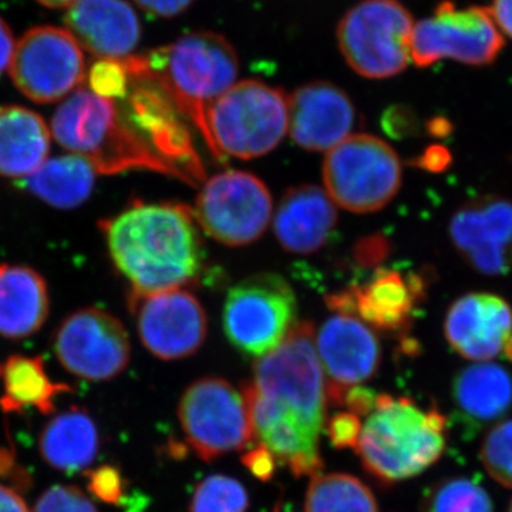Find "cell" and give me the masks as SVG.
I'll return each instance as SVG.
<instances>
[{
    "label": "cell",
    "instance_id": "cell-12",
    "mask_svg": "<svg viewBox=\"0 0 512 512\" xmlns=\"http://www.w3.org/2000/svg\"><path fill=\"white\" fill-rule=\"evenodd\" d=\"M192 215L211 238L229 247H242L256 241L268 228L271 192L255 175L225 171L205 183Z\"/></svg>",
    "mask_w": 512,
    "mask_h": 512
},
{
    "label": "cell",
    "instance_id": "cell-24",
    "mask_svg": "<svg viewBox=\"0 0 512 512\" xmlns=\"http://www.w3.org/2000/svg\"><path fill=\"white\" fill-rule=\"evenodd\" d=\"M456 419L467 433L500 420L512 406V376L493 363L468 366L453 384Z\"/></svg>",
    "mask_w": 512,
    "mask_h": 512
},
{
    "label": "cell",
    "instance_id": "cell-16",
    "mask_svg": "<svg viewBox=\"0 0 512 512\" xmlns=\"http://www.w3.org/2000/svg\"><path fill=\"white\" fill-rule=\"evenodd\" d=\"M133 92L128 96L127 123L146 140L148 146L180 170L197 187L205 180L204 165L183 114L167 93L151 79L131 80Z\"/></svg>",
    "mask_w": 512,
    "mask_h": 512
},
{
    "label": "cell",
    "instance_id": "cell-15",
    "mask_svg": "<svg viewBox=\"0 0 512 512\" xmlns=\"http://www.w3.org/2000/svg\"><path fill=\"white\" fill-rule=\"evenodd\" d=\"M128 303L141 343L158 359H184L197 353L204 343L207 315L191 292L183 288L131 292Z\"/></svg>",
    "mask_w": 512,
    "mask_h": 512
},
{
    "label": "cell",
    "instance_id": "cell-44",
    "mask_svg": "<svg viewBox=\"0 0 512 512\" xmlns=\"http://www.w3.org/2000/svg\"><path fill=\"white\" fill-rule=\"evenodd\" d=\"M0 512H30L25 500L15 490L0 485Z\"/></svg>",
    "mask_w": 512,
    "mask_h": 512
},
{
    "label": "cell",
    "instance_id": "cell-4",
    "mask_svg": "<svg viewBox=\"0 0 512 512\" xmlns=\"http://www.w3.org/2000/svg\"><path fill=\"white\" fill-rule=\"evenodd\" d=\"M447 421L407 397L377 394L355 448L367 473L384 484L420 476L443 456Z\"/></svg>",
    "mask_w": 512,
    "mask_h": 512
},
{
    "label": "cell",
    "instance_id": "cell-27",
    "mask_svg": "<svg viewBox=\"0 0 512 512\" xmlns=\"http://www.w3.org/2000/svg\"><path fill=\"white\" fill-rule=\"evenodd\" d=\"M52 131L35 111L0 107V175L26 178L49 158Z\"/></svg>",
    "mask_w": 512,
    "mask_h": 512
},
{
    "label": "cell",
    "instance_id": "cell-6",
    "mask_svg": "<svg viewBox=\"0 0 512 512\" xmlns=\"http://www.w3.org/2000/svg\"><path fill=\"white\" fill-rule=\"evenodd\" d=\"M289 99L281 89L258 80L235 83L207 111V126L218 161L265 156L284 138Z\"/></svg>",
    "mask_w": 512,
    "mask_h": 512
},
{
    "label": "cell",
    "instance_id": "cell-45",
    "mask_svg": "<svg viewBox=\"0 0 512 512\" xmlns=\"http://www.w3.org/2000/svg\"><path fill=\"white\" fill-rule=\"evenodd\" d=\"M450 157L447 156L446 150L441 147H434V150L427 151L421 158V165L429 168V170H440L446 165Z\"/></svg>",
    "mask_w": 512,
    "mask_h": 512
},
{
    "label": "cell",
    "instance_id": "cell-23",
    "mask_svg": "<svg viewBox=\"0 0 512 512\" xmlns=\"http://www.w3.org/2000/svg\"><path fill=\"white\" fill-rule=\"evenodd\" d=\"M338 211L328 192L305 184L286 191L274 220L279 244L293 254H313L328 244Z\"/></svg>",
    "mask_w": 512,
    "mask_h": 512
},
{
    "label": "cell",
    "instance_id": "cell-19",
    "mask_svg": "<svg viewBox=\"0 0 512 512\" xmlns=\"http://www.w3.org/2000/svg\"><path fill=\"white\" fill-rule=\"evenodd\" d=\"M450 235L478 272L505 274L512 265V202L488 198L461 208L451 220Z\"/></svg>",
    "mask_w": 512,
    "mask_h": 512
},
{
    "label": "cell",
    "instance_id": "cell-39",
    "mask_svg": "<svg viewBox=\"0 0 512 512\" xmlns=\"http://www.w3.org/2000/svg\"><path fill=\"white\" fill-rule=\"evenodd\" d=\"M389 252V242L383 237H370L362 239L355 248L357 264L369 268L382 262Z\"/></svg>",
    "mask_w": 512,
    "mask_h": 512
},
{
    "label": "cell",
    "instance_id": "cell-25",
    "mask_svg": "<svg viewBox=\"0 0 512 512\" xmlns=\"http://www.w3.org/2000/svg\"><path fill=\"white\" fill-rule=\"evenodd\" d=\"M49 309L45 279L35 269L0 265V336L28 338L45 325Z\"/></svg>",
    "mask_w": 512,
    "mask_h": 512
},
{
    "label": "cell",
    "instance_id": "cell-13",
    "mask_svg": "<svg viewBox=\"0 0 512 512\" xmlns=\"http://www.w3.org/2000/svg\"><path fill=\"white\" fill-rule=\"evenodd\" d=\"M10 77L29 100L55 103L86 77L82 46L69 30L56 26L29 29L16 45Z\"/></svg>",
    "mask_w": 512,
    "mask_h": 512
},
{
    "label": "cell",
    "instance_id": "cell-42",
    "mask_svg": "<svg viewBox=\"0 0 512 512\" xmlns=\"http://www.w3.org/2000/svg\"><path fill=\"white\" fill-rule=\"evenodd\" d=\"M487 9L495 26L512 39V0H491Z\"/></svg>",
    "mask_w": 512,
    "mask_h": 512
},
{
    "label": "cell",
    "instance_id": "cell-36",
    "mask_svg": "<svg viewBox=\"0 0 512 512\" xmlns=\"http://www.w3.org/2000/svg\"><path fill=\"white\" fill-rule=\"evenodd\" d=\"M87 488L97 500L106 504L120 505L126 498V480L119 468L103 466L86 471Z\"/></svg>",
    "mask_w": 512,
    "mask_h": 512
},
{
    "label": "cell",
    "instance_id": "cell-14",
    "mask_svg": "<svg viewBox=\"0 0 512 512\" xmlns=\"http://www.w3.org/2000/svg\"><path fill=\"white\" fill-rule=\"evenodd\" d=\"M53 348L67 372L92 382L121 375L131 357L123 323L99 308H84L67 316L57 329Z\"/></svg>",
    "mask_w": 512,
    "mask_h": 512
},
{
    "label": "cell",
    "instance_id": "cell-11",
    "mask_svg": "<svg viewBox=\"0 0 512 512\" xmlns=\"http://www.w3.org/2000/svg\"><path fill=\"white\" fill-rule=\"evenodd\" d=\"M504 45L487 8H458L451 0H443L433 16L413 26L410 55L421 69L446 59L480 67L494 63Z\"/></svg>",
    "mask_w": 512,
    "mask_h": 512
},
{
    "label": "cell",
    "instance_id": "cell-29",
    "mask_svg": "<svg viewBox=\"0 0 512 512\" xmlns=\"http://www.w3.org/2000/svg\"><path fill=\"white\" fill-rule=\"evenodd\" d=\"M97 171L86 158L66 154L47 158L42 167L23 178L36 197L52 207L70 210L79 207L92 194Z\"/></svg>",
    "mask_w": 512,
    "mask_h": 512
},
{
    "label": "cell",
    "instance_id": "cell-18",
    "mask_svg": "<svg viewBox=\"0 0 512 512\" xmlns=\"http://www.w3.org/2000/svg\"><path fill=\"white\" fill-rule=\"evenodd\" d=\"M444 335L458 355L474 362H512V309L493 293H468L450 306Z\"/></svg>",
    "mask_w": 512,
    "mask_h": 512
},
{
    "label": "cell",
    "instance_id": "cell-8",
    "mask_svg": "<svg viewBox=\"0 0 512 512\" xmlns=\"http://www.w3.org/2000/svg\"><path fill=\"white\" fill-rule=\"evenodd\" d=\"M413 18L394 0H365L338 26L340 52L366 79H389L409 66Z\"/></svg>",
    "mask_w": 512,
    "mask_h": 512
},
{
    "label": "cell",
    "instance_id": "cell-17",
    "mask_svg": "<svg viewBox=\"0 0 512 512\" xmlns=\"http://www.w3.org/2000/svg\"><path fill=\"white\" fill-rule=\"evenodd\" d=\"M316 348L332 406H342L346 393L375 375L382 362V346L372 328L345 313L323 323Z\"/></svg>",
    "mask_w": 512,
    "mask_h": 512
},
{
    "label": "cell",
    "instance_id": "cell-26",
    "mask_svg": "<svg viewBox=\"0 0 512 512\" xmlns=\"http://www.w3.org/2000/svg\"><path fill=\"white\" fill-rule=\"evenodd\" d=\"M99 429L86 410L73 407L56 414L40 431V456L66 474L89 470L99 454Z\"/></svg>",
    "mask_w": 512,
    "mask_h": 512
},
{
    "label": "cell",
    "instance_id": "cell-40",
    "mask_svg": "<svg viewBox=\"0 0 512 512\" xmlns=\"http://www.w3.org/2000/svg\"><path fill=\"white\" fill-rule=\"evenodd\" d=\"M192 2L194 0H136L144 12L158 18H174L190 8Z\"/></svg>",
    "mask_w": 512,
    "mask_h": 512
},
{
    "label": "cell",
    "instance_id": "cell-9",
    "mask_svg": "<svg viewBox=\"0 0 512 512\" xmlns=\"http://www.w3.org/2000/svg\"><path fill=\"white\" fill-rule=\"evenodd\" d=\"M296 295L278 274L249 276L228 291L222 325L231 345L262 357L278 348L296 326Z\"/></svg>",
    "mask_w": 512,
    "mask_h": 512
},
{
    "label": "cell",
    "instance_id": "cell-22",
    "mask_svg": "<svg viewBox=\"0 0 512 512\" xmlns=\"http://www.w3.org/2000/svg\"><path fill=\"white\" fill-rule=\"evenodd\" d=\"M64 23L79 45L100 59H126L141 39L140 20L126 0H77Z\"/></svg>",
    "mask_w": 512,
    "mask_h": 512
},
{
    "label": "cell",
    "instance_id": "cell-7",
    "mask_svg": "<svg viewBox=\"0 0 512 512\" xmlns=\"http://www.w3.org/2000/svg\"><path fill=\"white\" fill-rule=\"evenodd\" d=\"M323 183L330 200L356 214L386 207L402 185V164L392 147L370 134L349 136L326 154Z\"/></svg>",
    "mask_w": 512,
    "mask_h": 512
},
{
    "label": "cell",
    "instance_id": "cell-35",
    "mask_svg": "<svg viewBox=\"0 0 512 512\" xmlns=\"http://www.w3.org/2000/svg\"><path fill=\"white\" fill-rule=\"evenodd\" d=\"M33 512H99L93 500L74 485H53L40 495Z\"/></svg>",
    "mask_w": 512,
    "mask_h": 512
},
{
    "label": "cell",
    "instance_id": "cell-33",
    "mask_svg": "<svg viewBox=\"0 0 512 512\" xmlns=\"http://www.w3.org/2000/svg\"><path fill=\"white\" fill-rule=\"evenodd\" d=\"M480 458L493 480L512 490V420L497 424L487 434Z\"/></svg>",
    "mask_w": 512,
    "mask_h": 512
},
{
    "label": "cell",
    "instance_id": "cell-41",
    "mask_svg": "<svg viewBox=\"0 0 512 512\" xmlns=\"http://www.w3.org/2000/svg\"><path fill=\"white\" fill-rule=\"evenodd\" d=\"M377 393L367 387H352L346 393L343 404L348 407L349 412L355 413L356 416H369L370 412L375 409Z\"/></svg>",
    "mask_w": 512,
    "mask_h": 512
},
{
    "label": "cell",
    "instance_id": "cell-34",
    "mask_svg": "<svg viewBox=\"0 0 512 512\" xmlns=\"http://www.w3.org/2000/svg\"><path fill=\"white\" fill-rule=\"evenodd\" d=\"M89 86L94 94L104 99H124L130 89V76L123 60L101 59L89 73Z\"/></svg>",
    "mask_w": 512,
    "mask_h": 512
},
{
    "label": "cell",
    "instance_id": "cell-46",
    "mask_svg": "<svg viewBox=\"0 0 512 512\" xmlns=\"http://www.w3.org/2000/svg\"><path fill=\"white\" fill-rule=\"evenodd\" d=\"M13 467H15V463H13L12 453L5 448H0V476H9Z\"/></svg>",
    "mask_w": 512,
    "mask_h": 512
},
{
    "label": "cell",
    "instance_id": "cell-1",
    "mask_svg": "<svg viewBox=\"0 0 512 512\" xmlns=\"http://www.w3.org/2000/svg\"><path fill=\"white\" fill-rule=\"evenodd\" d=\"M242 394L266 447L285 456L319 447L328 394L311 322L296 323L278 348L258 357Z\"/></svg>",
    "mask_w": 512,
    "mask_h": 512
},
{
    "label": "cell",
    "instance_id": "cell-28",
    "mask_svg": "<svg viewBox=\"0 0 512 512\" xmlns=\"http://www.w3.org/2000/svg\"><path fill=\"white\" fill-rule=\"evenodd\" d=\"M0 382L5 390L0 407L10 413L26 407H35L42 414L53 413L56 397L72 390L67 384L50 379L40 357H8L0 365Z\"/></svg>",
    "mask_w": 512,
    "mask_h": 512
},
{
    "label": "cell",
    "instance_id": "cell-20",
    "mask_svg": "<svg viewBox=\"0 0 512 512\" xmlns=\"http://www.w3.org/2000/svg\"><path fill=\"white\" fill-rule=\"evenodd\" d=\"M421 292L419 276L379 268L366 284L330 295L328 305L338 313L359 316L370 328L399 332L409 325Z\"/></svg>",
    "mask_w": 512,
    "mask_h": 512
},
{
    "label": "cell",
    "instance_id": "cell-38",
    "mask_svg": "<svg viewBox=\"0 0 512 512\" xmlns=\"http://www.w3.org/2000/svg\"><path fill=\"white\" fill-rule=\"evenodd\" d=\"M242 463L251 471L252 476L258 480L269 481L274 477L278 461L268 448L259 444L247 451L242 457Z\"/></svg>",
    "mask_w": 512,
    "mask_h": 512
},
{
    "label": "cell",
    "instance_id": "cell-48",
    "mask_svg": "<svg viewBox=\"0 0 512 512\" xmlns=\"http://www.w3.org/2000/svg\"><path fill=\"white\" fill-rule=\"evenodd\" d=\"M274 512H292V511H289L288 508H286V507H282V504H278V505H276Z\"/></svg>",
    "mask_w": 512,
    "mask_h": 512
},
{
    "label": "cell",
    "instance_id": "cell-32",
    "mask_svg": "<svg viewBox=\"0 0 512 512\" xmlns=\"http://www.w3.org/2000/svg\"><path fill=\"white\" fill-rule=\"evenodd\" d=\"M249 495L244 485L227 476L205 478L195 488L191 512H247Z\"/></svg>",
    "mask_w": 512,
    "mask_h": 512
},
{
    "label": "cell",
    "instance_id": "cell-5",
    "mask_svg": "<svg viewBox=\"0 0 512 512\" xmlns=\"http://www.w3.org/2000/svg\"><path fill=\"white\" fill-rule=\"evenodd\" d=\"M144 57L146 72L138 79L153 80L170 96L185 119L200 131L208 151L218 161L208 131L207 111L237 80L239 64L234 47L218 33L194 32Z\"/></svg>",
    "mask_w": 512,
    "mask_h": 512
},
{
    "label": "cell",
    "instance_id": "cell-21",
    "mask_svg": "<svg viewBox=\"0 0 512 512\" xmlns=\"http://www.w3.org/2000/svg\"><path fill=\"white\" fill-rule=\"evenodd\" d=\"M355 121L352 100L335 84L308 83L289 99L288 128L292 140L305 150H332L349 137Z\"/></svg>",
    "mask_w": 512,
    "mask_h": 512
},
{
    "label": "cell",
    "instance_id": "cell-43",
    "mask_svg": "<svg viewBox=\"0 0 512 512\" xmlns=\"http://www.w3.org/2000/svg\"><path fill=\"white\" fill-rule=\"evenodd\" d=\"M15 49L12 30H10L8 23L0 18V74L10 67Z\"/></svg>",
    "mask_w": 512,
    "mask_h": 512
},
{
    "label": "cell",
    "instance_id": "cell-37",
    "mask_svg": "<svg viewBox=\"0 0 512 512\" xmlns=\"http://www.w3.org/2000/svg\"><path fill=\"white\" fill-rule=\"evenodd\" d=\"M330 443L336 448H356L362 433L359 416L352 412L335 414L325 424Z\"/></svg>",
    "mask_w": 512,
    "mask_h": 512
},
{
    "label": "cell",
    "instance_id": "cell-30",
    "mask_svg": "<svg viewBox=\"0 0 512 512\" xmlns=\"http://www.w3.org/2000/svg\"><path fill=\"white\" fill-rule=\"evenodd\" d=\"M306 512H377L375 495L359 478L345 473L312 477Z\"/></svg>",
    "mask_w": 512,
    "mask_h": 512
},
{
    "label": "cell",
    "instance_id": "cell-3",
    "mask_svg": "<svg viewBox=\"0 0 512 512\" xmlns=\"http://www.w3.org/2000/svg\"><path fill=\"white\" fill-rule=\"evenodd\" d=\"M50 131L59 146L86 158L97 173L150 170L194 185L148 146L121 116L113 100L89 90H77L57 107Z\"/></svg>",
    "mask_w": 512,
    "mask_h": 512
},
{
    "label": "cell",
    "instance_id": "cell-49",
    "mask_svg": "<svg viewBox=\"0 0 512 512\" xmlns=\"http://www.w3.org/2000/svg\"><path fill=\"white\" fill-rule=\"evenodd\" d=\"M508 512H512V500H511V504H510V511Z\"/></svg>",
    "mask_w": 512,
    "mask_h": 512
},
{
    "label": "cell",
    "instance_id": "cell-47",
    "mask_svg": "<svg viewBox=\"0 0 512 512\" xmlns=\"http://www.w3.org/2000/svg\"><path fill=\"white\" fill-rule=\"evenodd\" d=\"M40 5L46 6V8L52 9H60V8H69L73 3H76L77 0H37Z\"/></svg>",
    "mask_w": 512,
    "mask_h": 512
},
{
    "label": "cell",
    "instance_id": "cell-2",
    "mask_svg": "<svg viewBox=\"0 0 512 512\" xmlns=\"http://www.w3.org/2000/svg\"><path fill=\"white\" fill-rule=\"evenodd\" d=\"M100 227L114 265L133 292L181 288L204 268L201 237L185 205L136 202Z\"/></svg>",
    "mask_w": 512,
    "mask_h": 512
},
{
    "label": "cell",
    "instance_id": "cell-10",
    "mask_svg": "<svg viewBox=\"0 0 512 512\" xmlns=\"http://www.w3.org/2000/svg\"><path fill=\"white\" fill-rule=\"evenodd\" d=\"M178 419L188 444L204 461L254 444L244 394L220 377H202L188 386L178 406Z\"/></svg>",
    "mask_w": 512,
    "mask_h": 512
},
{
    "label": "cell",
    "instance_id": "cell-31",
    "mask_svg": "<svg viewBox=\"0 0 512 512\" xmlns=\"http://www.w3.org/2000/svg\"><path fill=\"white\" fill-rule=\"evenodd\" d=\"M423 512H495L493 500L477 478L453 477L434 485Z\"/></svg>",
    "mask_w": 512,
    "mask_h": 512
}]
</instances>
